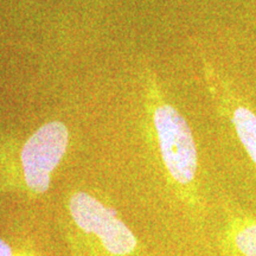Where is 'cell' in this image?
Listing matches in <instances>:
<instances>
[{
  "label": "cell",
  "instance_id": "obj_1",
  "mask_svg": "<svg viewBox=\"0 0 256 256\" xmlns=\"http://www.w3.org/2000/svg\"><path fill=\"white\" fill-rule=\"evenodd\" d=\"M153 124L162 162L178 186H194L198 171V152L188 121L174 106L160 102L153 110Z\"/></svg>",
  "mask_w": 256,
  "mask_h": 256
},
{
  "label": "cell",
  "instance_id": "obj_2",
  "mask_svg": "<svg viewBox=\"0 0 256 256\" xmlns=\"http://www.w3.org/2000/svg\"><path fill=\"white\" fill-rule=\"evenodd\" d=\"M69 211L76 226L94 236L108 254L130 256L136 252L138 241L132 230L113 209L87 192H76L70 197Z\"/></svg>",
  "mask_w": 256,
  "mask_h": 256
},
{
  "label": "cell",
  "instance_id": "obj_3",
  "mask_svg": "<svg viewBox=\"0 0 256 256\" xmlns=\"http://www.w3.org/2000/svg\"><path fill=\"white\" fill-rule=\"evenodd\" d=\"M69 133L66 124L52 121L30 136L22 150L25 183L31 191L44 194L49 188L51 174L66 154Z\"/></svg>",
  "mask_w": 256,
  "mask_h": 256
},
{
  "label": "cell",
  "instance_id": "obj_4",
  "mask_svg": "<svg viewBox=\"0 0 256 256\" xmlns=\"http://www.w3.org/2000/svg\"><path fill=\"white\" fill-rule=\"evenodd\" d=\"M206 75L220 112L229 119L240 142L256 166V113L222 76L211 68H206Z\"/></svg>",
  "mask_w": 256,
  "mask_h": 256
},
{
  "label": "cell",
  "instance_id": "obj_5",
  "mask_svg": "<svg viewBox=\"0 0 256 256\" xmlns=\"http://www.w3.org/2000/svg\"><path fill=\"white\" fill-rule=\"evenodd\" d=\"M222 247L226 256H256V218L232 214L224 226Z\"/></svg>",
  "mask_w": 256,
  "mask_h": 256
},
{
  "label": "cell",
  "instance_id": "obj_6",
  "mask_svg": "<svg viewBox=\"0 0 256 256\" xmlns=\"http://www.w3.org/2000/svg\"><path fill=\"white\" fill-rule=\"evenodd\" d=\"M0 256H17L12 248L2 240H0Z\"/></svg>",
  "mask_w": 256,
  "mask_h": 256
}]
</instances>
